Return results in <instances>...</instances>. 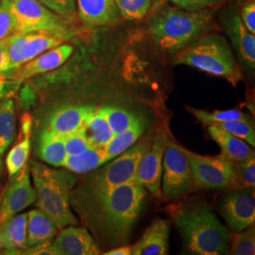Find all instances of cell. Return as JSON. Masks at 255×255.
<instances>
[{
    "label": "cell",
    "instance_id": "6da1fadb",
    "mask_svg": "<svg viewBox=\"0 0 255 255\" xmlns=\"http://www.w3.org/2000/svg\"><path fill=\"white\" fill-rule=\"evenodd\" d=\"M146 190L135 182L120 185L86 205V215L101 244H127L146 201Z\"/></svg>",
    "mask_w": 255,
    "mask_h": 255
},
{
    "label": "cell",
    "instance_id": "7a4b0ae2",
    "mask_svg": "<svg viewBox=\"0 0 255 255\" xmlns=\"http://www.w3.org/2000/svg\"><path fill=\"white\" fill-rule=\"evenodd\" d=\"M174 224L192 255H227L231 233L206 204L185 205L174 212Z\"/></svg>",
    "mask_w": 255,
    "mask_h": 255
},
{
    "label": "cell",
    "instance_id": "3957f363",
    "mask_svg": "<svg viewBox=\"0 0 255 255\" xmlns=\"http://www.w3.org/2000/svg\"><path fill=\"white\" fill-rule=\"evenodd\" d=\"M213 18L214 12L210 9L189 11L164 7L151 16L148 30L161 50L177 54L205 34L213 24Z\"/></svg>",
    "mask_w": 255,
    "mask_h": 255
},
{
    "label": "cell",
    "instance_id": "277c9868",
    "mask_svg": "<svg viewBox=\"0 0 255 255\" xmlns=\"http://www.w3.org/2000/svg\"><path fill=\"white\" fill-rule=\"evenodd\" d=\"M28 165L39 209L52 220L57 229L76 225L78 220L71 211L70 199L76 183L73 172L51 168L38 162H30Z\"/></svg>",
    "mask_w": 255,
    "mask_h": 255
},
{
    "label": "cell",
    "instance_id": "5b68a950",
    "mask_svg": "<svg viewBox=\"0 0 255 255\" xmlns=\"http://www.w3.org/2000/svg\"><path fill=\"white\" fill-rule=\"evenodd\" d=\"M175 64H185L206 73L224 78L237 85L243 79L241 68L225 37L203 34L177 53Z\"/></svg>",
    "mask_w": 255,
    "mask_h": 255
},
{
    "label": "cell",
    "instance_id": "8992f818",
    "mask_svg": "<svg viewBox=\"0 0 255 255\" xmlns=\"http://www.w3.org/2000/svg\"><path fill=\"white\" fill-rule=\"evenodd\" d=\"M150 143L151 141L147 139L136 142L121 154L101 165L100 169L93 170L82 191L85 204L101 198L120 185L133 182L140 159L150 146Z\"/></svg>",
    "mask_w": 255,
    "mask_h": 255
},
{
    "label": "cell",
    "instance_id": "52a82bcc",
    "mask_svg": "<svg viewBox=\"0 0 255 255\" xmlns=\"http://www.w3.org/2000/svg\"><path fill=\"white\" fill-rule=\"evenodd\" d=\"M16 32L46 30L69 40L73 30L68 22L39 0H8Z\"/></svg>",
    "mask_w": 255,
    "mask_h": 255
},
{
    "label": "cell",
    "instance_id": "ba28073f",
    "mask_svg": "<svg viewBox=\"0 0 255 255\" xmlns=\"http://www.w3.org/2000/svg\"><path fill=\"white\" fill-rule=\"evenodd\" d=\"M139 118L128 110L105 105L94 107L82 128L92 147L106 151L111 141Z\"/></svg>",
    "mask_w": 255,
    "mask_h": 255
},
{
    "label": "cell",
    "instance_id": "9c48e42d",
    "mask_svg": "<svg viewBox=\"0 0 255 255\" xmlns=\"http://www.w3.org/2000/svg\"><path fill=\"white\" fill-rule=\"evenodd\" d=\"M182 148L189 161L195 189L237 188L234 164L223 155L202 156Z\"/></svg>",
    "mask_w": 255,
    "mask_h": 255
},
{
    "label": "cell",
    "instance_id": "30bf717a",
    "mask_svg": "<svg viewBox=\"0 0 255 255\" xmlns=\"http://www.w3.org/2000/svg\"><path fill=\"white\" fill-rule=\"evenodd\" d=\"M194 189L191 167L182 146L167 141L163 158L162 193L168 200H177Z\"/></svg>",
    "mask_w": 255,
    "mask_h": 255
},
{
    "label": "cell",
    "instance_id": "8fae6325",
    "mask_svg": "<svg viewBox=\"0 0 255 255\" xmlns=\"http://www.w3.org/2000/svg\"><path fill=\"white\" fill-rule=\"evenodd\" d=\"M67 41L65 37L54 32L41 30L14 32L7 37L10 59V70L26 64L46 50Z\"/></svg>",
    "mask_w": 255,
    "mask_h": 255
},
{
    "label": "cell",
    "instance_id": "7c38bea8",
    "mask_svg": "<svg viewBox=\"0 0 255 255\" xmlns=\"http://www.w3.org/2000/svg\"><path fill=\"white\" fill-rule=\"evenodd\" d=\"M219 210L233 233L255 224V187L232 188L221 198Z\"/></svg>",
    "mask_w": 255,
    "mask_h": 255
},
{
    "label": "cell",
    "instance_id": "4fadbf2b",
    "mask_svg": "<svg viewBox=\"0 0 255 255\" xmlns=\"http://www.w3.org/2000/svg\"><path fill=\"white\" fill-rule=\"evenodd\" d=\"M36 201V192L30 182L29 165L26 164L9 177V185L0 198V224Z\"/></svg>",
    "mask_w": 255,
    "mask_h": 255
},
{
    "label": "cell",
    "instance_id": "5bb4252c",
    "mask_svg": "<svg viewBox=\"0 0 255 255\" xmlns=\"http://www.w3.org/2000/svg\"><path fill=\"white\" fill-rule=\"evenodd\" d=\"M167 138L163 133L155 136L138 164L133 182L142 185L155 198L160 199L162 193V174L164 149Z\"/></svg>",
    "mask_w": 255,
    "mask_h": 255
},
{
    "label": "cell",
    "instance_id": "9a60e30c",
    "mask_svg": "<svg viewBox=\"0 0 255 255\" xmlns=\"http://www.w3.org/2000/svg\"><path fill=\"white\" fill-rule=\"evenodd\" d=\"M222 25L237 55L241 70L248 73L255 69V34H253L235 9H228L222 14Z\"/></svg>",
    "mask_w": 255,
    "mask_h": 255
},
{
    "label": "cell",
    "instance_id": "2e32d148",
    "mask_svg": "<svg viewBox=\"0 0 255 255\" xmlns=\"http://www.w3.org/2000/svg\"><path fill=\"white\" fill-rule=\"evenodd\" d=\"M73 52L74 46L64 42L59 46L46 50V52L37 56L26 64L20 65L17 68L12 69L14 71L12 81L23 82L38 75L55 70L63 65L71 57Z\"/></svg>",
    "mask_w": 255,
    "mask_h": 255
},
{
    "label": "cell",
    "instance_id": "e0dca14e",
    "mask_svg": "<svg viewBox=\"0 0 255 255\" xmlns=\"http://www.w3.org/2000/svg\"><path fill=\"white\" fill-rule=\"evenodd\" d=\"M60 255H97L101 249L88 230L69 225L63 228L52 243Z\"/></svg>",
    "mask_w": 255,
    "mask_h": 255
},
{
    "label": "cell",
    "instance_id": "ac0fdd59",
    "mask_svg": "<svg viewBox=\"0 0 255 255\" xmlns=\"http://www.w3.org/2000/svg\"><path fill=\"white\" fill-rule=\"evenodd\" d=\"M77 13L89 27L114 26L121 20L116 0H77Z\"/></svg>",
    "mask_w": 255,
    "mask_h": 255
},
{
    "label": "cell",
    "instance_id": "d6986e66",
    "mask_svg": "<svg viewBox=\"0 0 255 255\" xmlns=\"http://www.w3.org/2000/svg\"><path fill=\"white\" fill-rule=\"evenodd\" d=\"M170 224L167 220L155 219L142 237L131 247V255H165L169 248Z\"/></svg>",
    "mask_w": 255,
    "mask_h": 255
},
{
    "label": "cell",
    "instance_id": "ffe728a7",
    "mask_svg": "<svg viewBox=\"0 0 255 255\" xmlns=\"http://www.w3.org/2000/svg\"><path fill=\"white\" fill-rule=\"evenodd\" d=\"M95 106L69 105L56 110L47 119L46 128L62 135L79 130Z\"/></svg>",
    "mask_w": 255,
    "mask_h": 255
},
{
    "label": "cell",
    "instance_id": "44dd1931",
    "mask_svg": "<svg viewBox=\"0 0 255 255\" xmlns=\"http://www.w3.org/2000/svg\"><path fill=\"white\" fill-rule=\"evenodd\" d=\"M27 214H20L0 224V252L27 249Z\"/></svg>",
    "mask_w": 255,
    "mask_h": 255
},
{
    "label": "cell",
    "instance_id": "7402d4cb",
    "mask_svg": "<svg viewBox=\"0 0 255 255\" xmlns=\"http://www.w3.org/2000/svg\"><path fill=\"white\" fill-rule=\"evenodd\" d=\"M208 132L211 138L219 145L221 154L232 163L244 161L255 155V151L244 140L232 135L227 131L216 126H208Z\"/></svg>",
    "mask_w": 255,
    "mask_h": 255
},
{
    "label": "cell",
    "instance_id": "603a6c76",
    "mask_svg": "<svg viewBox=\"0 0 255 255\" xmlns=\"http://www.w3.org/2000/svg\"><path fill=\"white\" fill-rule=\"evenodd\" d=\"M32 121L29 115L25 114L22 117L21 128L16 144L10 149L6 157L5 164L9 177L17 173L19 170L27 164L30 152V135Z\"/></svg>",
    "mask_w": 255,
    "mask_h": 255
},
{
    "label": "cell",
    "instance_id": "cb8c5ba5",
    "mask_svg": "<svg viewBox=\"0 0 255 255\" xmlns=\"http://www.w3.org/2000/svg\"><path fill=\"white\" fill-rule=\"evenodd\" d=\"M27 215V246L51 242L57 232L52 220L40 209L31 210Z\"/></svg>",
    "mask_w": 255,
    "mask_h": 255
},
{
    "label": "cell",
    "instance_id": "d4e9b609",
    "mask_svg": "<svg viewBox=\"0 0 255 255\" xmlns=\"http://www.w3.org/2000/svg\"><path fill=\"white\" fill-rule=\"evenodd\" d=\"M38 156L42 161L51 166L63 167L67 156L64 135L45 128L39 140Z\"/></svg>",
    "mask_w": 255,
    "mask_h": 255
},
{
    "label": "cell",
    "instance_id": "484cf974",
    "mask_svg": "<svg viewBox=\"0 0 255 255\" xmlns=\"http://www.w3.org/2000/svg\"><path fill=\"white\" fill-rule=\"evenodd\" d=\"M108 161H110L109 157L105 150L89 147L82 153L67 156L63 167L73 173H88Z\"/></svg>",
    "mask_w": 255,
    "mask_h": 255
},
{
    "label": "cell",
    "instance_id": "4316f807",
    "mask_svg": "<svg viewBox=\"0 0 255 255\" xmlns=\"http://www.w3.org/2000/svg\"><path fill=\"white\" fill-rule=\"evenodd\" d=\"M15 135V113L11 100L0 101V173L3 158Z\"/></svg>",
    "mask_w": 255,
    "mask_h": 255
},
{
    "label": "cell",
    "instance_id": "83f0119b",
    "mask_svg": "<svg viewBox=\"0 0 255 255\" xmlns=\"http://www.w3.org/2000/svg\"><path fill=\"white\" fill-rule=\"evenodd\" d=\"M146 128V122L142 118H139L130 127L128 128L124 131L119 133L115 137L109 146L106 148V153L108 155L110 160L115 158L116 156L121 154L128 147L135 144L138 139L143 134Z\"/></svg>",
    "mask_w": 255,
    "mask_h": 255
},
{
    "label": "cell",
    "instance_id": "f1b7e54d",
    "mask_svg": "<svg viewBox=\"0 0 255 255\" xmlns=\"http://www.w3.org/2000/svg\"><path fill=\"white\" fill-rule=\"evenodd\" d=\"M192 115L206 126L215 125L217 123H222L226 121L234 120H252L246 114L239 110H228V111H214L208 112L205 110L189 108Z\"/></svg>",
    "mask_w": 255,
    "mask_h": 255
},
{
    "label": "cell",
    "instance_id": "f546056e",
    "mask_svg": "<svg viewBox=\"0 0 255 255\" xmlns=\"http://www.w3.org/2000/svg\"><path fill=\"white\" fill-rule=\"evenodd\" d=\"M231 237L229 253L233 255H254L255 254V224L248 228L235 233Z\"/></svg>",
    "mask_w": 255,
    "mask_h": 255
},
{
    "label": "cell",
    "instance_id": "4dcf8cb0",
    "mask_svg": "<svg viewBox=\"0 0 255 255\" xmlns=\"http://www.w3.org/2000/svg\"><path fill=\"white\" fill-rule=\"evenodd\" d=\"M121 18L126 21H140L151 7L150 0H116Z\"/></svg>",
    "mask_w": 255,
    "mask_h": 255
},
{
    "label": "cell",
    "instance_id": "1f68e13d",
    "mask_svg": "<svg viewBox=\"0 0 255 255\" xmlns=\"http://www.w3.org/2000/svg\"><path fill=\"white\" fill-rule=\"evenodd\" d=\"M216 127L231 133L232 135L244 140L250 146H255V131L252 120H234L217 123Z\"/></svg>",
    "mask_w": 255,
    "mask_h": 255
},
{
    "label": "cell",
    "instance_id": "d6a6232c",
    "mask_svg": "<svg viewBox=\"0 0 255 255\" xmlns=\"http://www.w3.org/2000/svg\"><path fill=\"white\" fill-rule=\"evenodd\" d=\"M236 175L237 188H246L255 186V154L246 160L233 163Z\"/></svg>",
    "mask_w": 255,
    "mask_h": 255
},
{
    "label": "cell",
    "instance_id": "836d02e7",
    "mask_svg": "<svg viewBox=\"0 0 255 255\" xmlns=\"http://www.w3.org/2000/svg\"><path fill=\"white\" fill-rule=\"evenodd\" d=\"M64 140L65 151L67 156L82 153V151L86 150L89 147H92L82 128L77 131L64 135Z\"/></svg>",
    "mask_w": 255,
    "mask_h": 255
},
{
    "label": "cell",
    "instance_id": "e575fe53",
    "mask_svg": "<svg viewBox=\"0 0 255 255\" xmlns=\"http://www.w3.org/2000/svg\"><path fill=\"white\" fill-rule=\"evenodd\" d=\"M48 9L59 14L66 21L77 14V0H39Z\"/></svg>",
    "mask_w": 255,
    "mask_h": 255
},
{
    "label": "cell",
    "instance_id": "d590c367",
    "mask_svg": "<svg viewBox=\"0 0 255 255\" xmlns=\"http://www.w3.org/2000/svg\"><path fill=\"white\" fill-rule=\"evenodd\" d=\"M16 32L8 0H0V39Z\"/></svg>",
    "mask_w": 255,
    "mask_h": 255
},
{
    "label": "cell",
    "instance_id": "8d00e7d4",
    "mask_svg": "<svg viewBox=\"0 0 255 255\" xmlns=\"http://www.w3.org/2000/svg\"><path fill=\"white\" fill-rule=\"evenodd\" d=\"M225 1L226 0H171L178 8L189 11L209 9L220 5Z\"/></svg>",
    "mask_w": 255,
    "mask_h": 255
},
{
    "label": "cell",
    "instance_id": "74e56055",
    "mask_svg": "<svg viewBox=\"0 0 255 255\" xmlns=\"http://www.w3.org/2000/svg\"><path fill=\"white\" fill-rule=\"evenodd\" d=\"M240 18L247 28L255 34V1L249 0L242 6L240 14Z\"/></svg>",
    "mask_w": 255,
    "mask_h": 255
},
{
    "label": "cell",
    "instance_id": "f35d334b",
    "mask_svg": "<svg viewBox=\"0 0 255 255\" xmlns=\"http://www.w3.org/2000/svg\"><path fill=\"white\" fill-rule=\"evenodd\" d=\"M24 255H60L54 245L49 242L45 244H40L33 247H27L23 251Z\"/></svg>",
    "mask_w": 255,
    "mask_h": 255
},
{
    "label": "cell",
    "instance_id": "ab89813d",
    "mask_svg": "<svg viewBox=\"0 0 255 255\" xmlns=\"http://www.w3.org/2000/svg\"><path fill=\"white\" fill-rule=\"evenodd\" d=\"M10 68V59L6 37L0 39V74L9 71Z\"/></svg>",
    "mask_w": 255,
    "mask_h": 255
},
{
    "label": "cell",
    "instance_id": "60d3db41",
    "mask_svg": "<svg viewBox=\"0 0 255 255\" xmlns=\"http://www.w3.org/2000/svg\"><path fill=\"white\" fill-rule=\"evenodd\" d=\"M13 83V81L9 82L3 73L0 74V100L7 97V95L9 94V88Z\"/></svg>",
    "mask_w": 255,
    "mask_h": 255
},
{
    "label": "cell",
    "instance_id": "b9f144b4",
    "mask_svg": "<svg viewBox=\"0 0 255 255\" xmlns=\"http://www.w3.org/2000/svg\"><path fill=\"white\" fill-rule=\"evenodd\" d=\"M105 255H131V247L121 245V246L114 247L109 251H107Z\"/></svg>",
    "mask_w": 255,
    "mask_h": 255
},
{
    "label": "cell",
    "instance_id": "7bdbcfd3",
    "mask_svg": "<svg viewBox=\"0 0 255 255\" xmlns=\"http://www.w3.org/2000/svg\"><path fill=\"white\" fill-rule=\"evenodd\" d=\"M150 1H151V4H152L154 7H157V6H160L161 3H162L164 0H150Z\"/></svg>",
    "mask_w": 255,
    "mask_h": 255
}]
</instances>
